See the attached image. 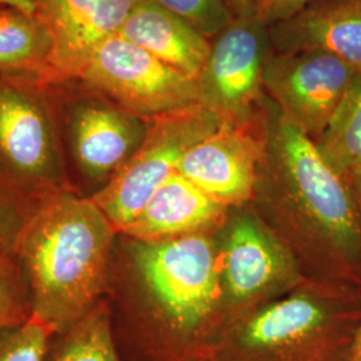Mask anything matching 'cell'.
Here are the masks:
<instances>
[{
  "mask_svg": "<svg viewBox=\"0 0 361 361\" xmlns=\"http://www.w3.org/2000/svg\"><path fill=\"white\" fill-rule=\"evenodd\" d=\"M118 234L90 198L74 192L39 207L13 252L31 316L59 334L104 302Z\"/></svg>",
  "mask_w": 361,
  "mask_h": 361,
  "instance_id": "cell-1",
  "label": "cell"
},
{
  "mask_svg": "<svg viewBox=\"0 0 361 361\" xmlns=\"http://www.w3.org/2000/svg\"><path fill=\"white\" fill-rule=\"evenodd\" d=\"M126 238L128 269L143 298L140 347L152 361L212 359L222 340L216 324L222 286L212 241L205 233L161 243Z\"/></svg>",
  "mask_w": 361,
  "mask_h": 361,
  "instance_id": "cell-2",
  "label": "cell"
},
{
  "mask_svg": "<svg viewBox=\"0 0 361 361\" xmlns=\"http://www.w3.org/2000/svg\"><path fill=\"white\" fill-rule=\"evenodd\" d=\"M267 149L328 273L338 284L361 286V212L352 188L281 111L273 119Z\"/></svg>",
  "mask_w": 361,
  "mask_h": 361,
  "instance_id": "cell-3",
  "label": "cell"
},
{
  "mask_svg": "<svg viewBox=\"0 0 361 361\" xmlns=\"http://www.w3.org/2000/svg\"><path fill=\"white\" fill-rule=\"evenodd\" d=\"M350 286L288 297L233 324L212 361H350L361 305Z\"/></svg>",
  "mask_w": 361,
  "mask_h": 361,
  "instance_id": "cell-4",
  "label": "cell"
},
{
  "mask_svg": "<svg viewBox=\"0 0 361 361\" xmlns=\"http://www.w3.org/2000/svg\"><path fill=\"white\" fill-rule=\"evenodd\" d=\"M0 178L39 205L73 192L50 82L0 77Z\"/></svg>",
  "mask_w": 361,
  "mask_h": 361,
  "instance_id": "cell-5",
  "label": "cell"
},
{
  "mask_svg": "<svg viewBox=\"0 0 361 361\" xmlns=\"http://www.w3.org/2000/svg\"><path fill=\"white\" fill-rule=\"evenodd\" d=\"M74 193L92 198L141 147L152 119L135 116L79 79L51 82Z\"/></svg>",
  "mask_w": 361,
  "mask_h": 361,
  "instance_id": "cell-6",
  "label": "cell"
},
{
  "mask_svg": "<svg viewBox=\"0 0 361 361\" xmlns=\"http://www.w3.org/2000/svg\"><path fill=\"white\" fill-rule=\"evenodd\" d=\"M222 121L202 104L152 119L141 147L91 201L118 233L122 232L157 189L177 171L186 150L213 133Z\"/></svg>",
  "mask_w": 361,
  "mask_h": 361,
  "instance_id": "cell-7",
  "label": "cell"
},
{
  "mask_svg": "<svg viewBox=\"0 0 361 361\" xmlns=\"http://www.w3.org/2000/svg\"><path fill=\"white\" fill-rule=\"evenodd\" d=\"M75 79L146 119L201 104L198 79L166 65L119 34L92 52Z\"/></svg>",
  "mask_w": 361,
  "mask_h": 361,
  "instance_id": "cell-8",
  "label": "cell"
},
{
  "mask_svg": "<svg viewBox=\"0 0 361 361\" xmlns=\"http://www.w3.org/2000/svg\"><path fill=\"white\" fill-rule=\"evenodd\" d=\"M359 73L328 52L271 51L264 71V90L314 141Z\"/></svg>",
  "mask_w": 361,
  "mask_h": 361,
  "instance_id": "cell-9",
  "label": "cell"
},
{
  "mask_svg": "<svg viewBox=\"0 0 361 361\" xmlns=\"http://www.w3.org/2000/svg\"><path fill=\"white\" fill-rule=\"evenodd\" d=\"M271 51L269 27L258 19L234 18L212 39L198 78L201 104L222 119H247L264 91V71Z\"/></svg>",
  "mask_w": 361,
  "mask_h": 361,
  "instance_id": "cell-10",
  "label": "cell"
},
{
  "mask_svg": "<svg viewBox=\"0 0 361 361\" xmlns=\"http://www.w3.org/2000/svg\"><path fill=\"white\" fill-rule=\"evenodd\" d=\"M265 149L249 119H224L186 150L177 173L221 205H241L253 195Z\"/></svg>",
  "mask_w": 361,
  "mask_h": 361,
  "instance_id": "cell-11",
  "label": "cell"
},
{
  "mask_svg": "<svg viewBox=\"0 0 361 361\" xmlns=\"http://www.w3.org/2000/svg\"><path fill=\"white\" fill-rule=\"evenodd\" d=\"M47 27L58 80L77 78L92 52L118 35L140 0H31Z\"/></svg>",
  "mask_w": 361,
  "mask_h": 361,
  "instance_id": "cell-12",
  "label": "cell"
},
{
  "mask_svg": "<svg viewBox=\"0 0 361 361\" xmlns=\"http://www.w3.org/2000/svg\"><path fill=\"white\" fill-rule=\"evenodd\" d=\"M219 261L221 286L240 304L269 293L293 276L283 245L257 219L246 216L231 225Z\"/></svg>",
  "mask_w": 361,
  "mask_h": 361,
  "instance_id": "cell-13",
  "label": "cell"
},
{
  "mask_svg": "<svg viewBox=\"0 0 361 361\" xmlns=\"http://www.w3.org/2000/svg\"><path fill=\"white\" fill-rule=\"evenodd\" d=\"M269 37L274 52H328L361 71V0H313Z\"/></svg>",
  "mask_w": 361,
  "mask_h": 361,
  "instance_id": "cell-14",
  "label": "cell"
},
{
  "mask_svg": "<svg viewBox=\"0 0 361 361\" xmlns=\"http://www.w3.org/2000/svg\"><path fill=\"white\" fill-rule=\"evenodd\" d=\"M228 207L214 201L180 173H173L121 234L142 243H161L219 226Z\"/></svg>",
  "mask_w": 361,
  "mask_h": 361,
  "instance_id": "cell-15",
  "label": "cell"
},
{
  "mask_svg": "<svg viewBox=\"0 0 361 361\" xmlns=\"http://www.w3.org/2000/svg\"><path fill=\"white\" fill-rule=\"evenodd\" d=\"M119 35L194 79L201 75L212 46L190 23L150 0L135 4Z\"/></svg>",
  "mask_w": 361,
  "mask_h": 361,
  "instance_id": "cell-16",
  "label": "cell"
},
{
  "mask_svg": "<svg viewBox=\"0 0 361 361\" xmlns=\"http://www.w3.org/2000/svg\"><path fill=\"white\" fill-rule=\"evenodd\" d=\"M0 77L58 80L52 39L37 13L0 4Z\"/></svg>",
  "mask_w": 361,
  "mask_h": 361,
  "instance_id": "cell-17",
  "label": "cell"
},
{
  "mask_svg": "<svg viewBox=\"0 0 361 361\" xmlns=\"http://www.w3.org/2000/svg\"><path fill=\"white\" fill-rule=\"evenodd\" d=\"M313 142L329 166L349 185L361 169V71Z\"/></svg>",
  "mask_w": 361,
  "mask_h": 361,
  "instance_id": "cell-18",
  "label": "cell"
},
{
  "mask_svg": "<svg viewBox=\"0 0 361 361\" xmlns=\"http://www.w3.org/2000/svg\"><path fill=\"white\" fill-rule=\"evenodd\" d=\"M44 361H123L109 304L101 302L78 323L52 336Z\"/></svg>",
  "mask_w": 361,
  "mask_h": 361,
  "instance_id": "cell-19",
  "label": "cell"
},
{
  "mask_svg": "<svg viewBox=\"0 0 361 361\" xmlns=\"http://www.w3.org/2000/svg\"><path fill=\"white\" fill-rule=\"evenodd\" d=\"M55 332L35 317L0 329V361H44Z\"/></svg>",
  "mask_w": 361,
  "mask_h": 361,
  "instance_id": "cell-20",
  "label": "cell"
},
{
  "mask_svg": "<svg viewBox=\"0 0 361 361\" xmlns=\"http://www.w3.org/2000/svg\"><path fill=\"white\" fill-rule=\"evenodd\" d=\"M42 205L0 178V257L13 256L20 235Z\"/></svg>",
  "mask_w": 361,
  "mask_h": 361,
  "instance_id": "cell-21",
  "label": "cell"
},
{
  "mask_svg": "<svg viewBox=\"0 0 361 361\" xmlns=\"http://www.w3.org/2000/svg\"><path fill=\"white\" fill-rule=\"evenodd\" d=\"M31 317L25 276L13 256L0 257V329L26 323Z\"/></svg>",
  "mask_w": 361,
  "mask_h": 361,
  "instance_id": "cell-22",
  "label": "cell"
},
{
  "mask_svg": "<svg viewBox=\"0 0 361 361\" xmlns=\"http://www.w3.org/2000/svg\"><path fill=\"white\" fill-rule=\"evenodd\" d=\"M190 23L207 39L214 38L233 19L226 0H150Z\"/></svg>",
  "mask_w": 361,
  "mask_h": 361,
  "instance_id": "cell-23",
  "label": "cell"
},
{
  "mask_svg": "<svg viewBox=\"0 0 361 361\" xmlns=\"http://www.w3.org/2000/svg\"><path fill=\"white\" fill-rule=\"evenodd\" d=\"M313 0H268L264 10L259 13L258 20L271 27V25L281 22L286 18L298 13L302 7L310 4Z\"/></svg>",
  "mask_w": 361,
  "mask_h": 361,
  "instance_id": "cell-24",
  "label": "cell"
},
{
  "mask_svg": "<svg viewBox=\"0 0 361 361\" xmlns=\"http://www.w3.org/2000/svg\"><path fill=\"white\" fill-rule=\"evenodd\" d=\"M235 19H258L268 0H226Z\"/></svg>",
  "mask_w": 361,
  "mask_h": 361,
  "instance_id": "cell-25",
  "label": "cell"
},
{
  "mask_svg": "<svg viewBox=\"0 0 361 361\" xmlns=\"http://www.w3.org/2000/svg\"><path fill=\"white\" fill-rule=\"evenodd\" d=\"M349 186L352 188L355 197H356V201H357V205L361 212V169H359L353 177L349 180Z\"/></svg>",
  "mask_w": 361,
  "mask_h": 361,
  "instance_id": "cell-26",
  "label": "cell"
},
{
  "mask_svg": "<svg viewBox=\"0 0 361 361\" xmlns=\"http://www.w3.org/2000/svg\"><path fill=\"white\" fill-rule=\"evenodd\" d=\"M0 4H7V6H13L18 8H22L27 13H35V7L31 0H0Z\"/></svg>",
  "mask_w": 361,
  "mask_h": 361,
  "instance_id": "cell-27",
  "label": "cell"
},
{
  "mask_svg": "<svg viewBox=\"0 0 361 361\" xmlns=\"http://www.w3.org/2000/svg\"><path fill=\"white\" fill-rule=\"evenodd\" d=\"M350 361H361V323L357 334H356V338L353 343V350H352V359Z\"/></svg>",
  "mask_w": 361,
  "mask_h": 361,
  "instance_id": "cell-28",
  "label": "cell"
},
{
  "mask_svg": "<svg viewBox=\"0 0 361 361\" xmlns=\"http://www.w3.org/2000/svg\"><path fill=\"white\" fill-rule=\"evenodd\" d=\"M200 361H212L210 359H205V360H200Z\"/></svg>",
  "mask_w": 361,
  "mask_h": 361,
  "instance_id": "cell-29",
  "label": "cell"
}]
</instances>
